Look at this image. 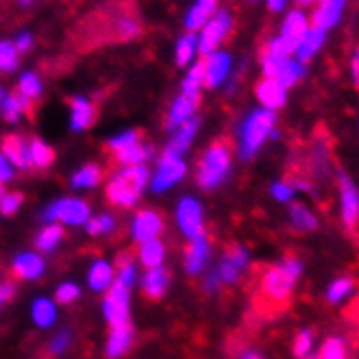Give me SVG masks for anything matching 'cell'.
Here are the masks:
<instances>
[{
    "label": "cell",
    "instance_id": "6da1fadb",
    "mask_svg": "<svg viewBox=\"0 0 359 359\" xmlns=\"http://www.w3.org/2000/svg\"><path fill=\"white\" fill-rule=\"evenodd\" d=\"M303 274V262L297 257H287L266 270L262 279L264 297L272 303H285L292 297V290Z\"/></svg>",
    "mask_w": 359,
    "mask_h": 359
},
{
    "label": "cell",
    "instance_id": "7a4b0ae2",
    "mask_svg": "<svg viewBox=\"0 0 359 359\" xmlns=\"http://www.w3.org/2000/svg\"><path fill=\"white\" fill-rule=\"evenodd\" d=\"M274 122H277L274 111L268 109H255L248 114V118L240 126V157L244 161L255 157L266 140L274 135Z\"/></svg>",
    "mask_w": 359,
    "mask_h": 359
},
{
    "label": "cell",
    "instance_id": "3957f363",
    "mask_svg": "<svg viewBox=\"0 0 359 359\" xmlns=\"http://www.w3.org/2000/svg\"><path fill=\"white\" fill-rule=\"evenodd\" d=\"M149 183V168L146 165H129L114 175V179L107 185V198L114 205L131 207L137 196L142 194L144 185Z\"/></svg>",
    "mask_w": 359,
    "mask_h": 359
},
{
    "label": "cell",
    "instance_id": "277c9868",
    "mask_svg": "<svg viewBox=\"0 0 359 359\" xmlns=\"http://www.w3.org/2000/svg\"><path fill=\"white\" fill-rule=\"evenodd\" d=\"M229 170H231L229 144H224V142L211 144L201 159V165H198V175H196L198 185L203 189H214L229 177Z\"/></svg>",
    "mask_w": 359,
    "mask_h": 359
},
{
    "label": "cell",
    "instance_id": "5b68a950",
    "mask_svg": "<svg viewBox=\"0 0 359 359\" xmlns=\"http://www.w3.org/2000/svg\"><path fill=\"white\" fill-rule=\"evenodd\" d=\"M262 68H264L266 79L277 81L279 86H283L285 90L292 88V86H297V83L305 74V66L297 57H290V59H283V61L262 59Z\"/></svg>",
    "mask_w": 359,
    "mask_h": 359
},
{
    "label": "cell",
    "instance_id": "8992f818",
    "mask_svg": "<svg viewBox=\"0 0 359 359\" xmlns=\"http://www.w3.org/2000/svg\"><path fill=\"white\" fill-rule=\"evenodd\" d=\"M229 31H231V15L226 11H220L211 20H207V25L203 27V33L198 37V53L203 57H209L211 53H216V48L229 35Z\"/></svg>",
    "mask_w": 359,
    "mask_h": 359
},
{
    "label": "cell",
    "instance_id": "52a82bcc",
    "mask_svg": "<svg viewBox=\"0 0 359 359\" xmlns=\"http://www.w3.org/2000/svg\"><path fill=\"white\" fill-rule=\"evenodd\" d=\"M337 183H340V216H342V224L348 231H355L357 224H359V189H357L355 181L344 172H340Z\"/></svg>",
    "mask_w": 359,
    "mask_h": 359
},
{
    "label": "cell",
    "instance_id": "ba28073f",
    "mask_svg": "<svg viewBox=\"0 0 359 359\" xmlns=\"http://www.w3.org/2000/svg\"><path fill=\"white\" fill-rule=\"evenodd\" d=\"M102 313H104V318L109 320V325H114V327L129 323V287L116 281L109 287L107 299L102 303Z\"/></svg>",
    "mask_w": 359,
    "mask_h": 359
},
{
    "label": "cell",
    "instance_id": "9c48e42d",
    "mask_svg": "<svg viewBox=\"0 0 359 359\" xmlns=\"http://www.w3.org/2000/svg\"><path fill=\"white\" fill-rule=\"evenodd\" d=\"M44 220H61L66 224H86L90 207L79 198H61L44 211Z\"/></svg>",
    "mask_w": 359,
    "mask_h": 359
},
{
    "label": "cell",
    "instance_id": "30bf717a",
    "mask_svg": "<svg viewBox=\"0 0 359 359\" xmlns=\"http://www.w3.org/2000/svg\"><path fill=\"white\" fill-rule=\"evenodd\" d=\"M177 220H179V226H181V231L185 233V238H189L192 242L205 236L203 209H201V205H198L194 198H183V201L179 203Z\"/></svg>",
    "mask_w": 359,
    "mask_h": 359
},
{
    "label": "cell",
    "instance_id": "8fae6325",
    "mask_svg": "<svg viewBox=\"0 0 359 359\" xmlns=\"http://www.w3.org/2000/svg\"><path fill=\"white\" fill-rule=\"evenodd\" d=\"M248 262H250V257H248L246 248H242V246L229 248L224 252V257L220 259L218 268H216L220 283H236L242 277V272L246 270Z\"/></svg>",
    "mask_w": 359,
    "mask_h": 359
},
{
    "label": "cell",
    "instance_id": "7c38bea8",
    "mask_svg": "<svg viewBox=\"0 0 359 359\" xmlns=\"http://www.w3.org/2000/svg\"><path fill=\"white\" fill-rule=\"evenodd\" d=\"M185 175V163L181 157H170V155H163L159 159V168H157V175L153 179V189L155 192H163V189L172 187L177 181H181Z\"/></svg>",
    "mask_w": 359,
    "mask_h": 359
},
{
    "label": "cell",
    "instance_id": "4fadbf2b",
    "mask_svg": "<svg viewBox=\"0 0 359 359\" xmlns=\"http://www.w3.org/2000/svg\"><path fill=\"white\" fill-rule=\"evenodd\" d=\"M161 231H163V220L153 209H142L140 214L133 218L131 233L137 242L157 240V236L161 233Z\"/></svg>",
    "mask_w": 359,
    "mask_h": 359
},
{
    "label": "cell",
    "instance_id": "5bb4252c",
    "mask_svg": "<svg viewBox=\"0 0 359 359\" xmlns=\"http://www.w3.org/2000/svg\"><path fill=\"white\" fill-rule=\"evenodd\" d=\"M346 3H348V0H320L318 9L313 11V18H311L313 29H318L323 33L333 29L342 20Z\"/></svg>",
    "mask_w": 359,
    "mask_h": 359
},
{
    "label": "cell",
    "instance_id": "9a60e30c",
    "mask_svg": "<svg viewBox=\"0 0 359 359\" xmlns=\"http://www.w3.org/2000/svg\"><path fill=\"white\" fill-rule=\"evenodd\" d=\"M0 153H3L11 161V165L22 168V170H27V168L33 165V161H31V146H29L27 140H22L20 135H7L3 140V151H0Z\"/></svg>",
    "mask_w": 359,
    "mask_h": 359
},
{
    "label": "cell",
    "instance_id": "2e32d148",
    "mask_svg": "<svg viewBox=\"0 0 359 359\" xmlns=\"http://www.w3.org/2000/svg\"><path fill=\"white\" fill-rule=\"evenodd\" d=\"M259 102H262V109H268V111H277L281 109L285 100H287V90L283 86H279L277 81L272 79H264L257 90H255Z\"/></svg>",
    "mask_w": 359,
    "mask_h": 359
},
{
    "label": "cell",
    "instance_id": "e0dca14e",
    "mask_svg": "<svg viewBox=\"0 0 359 359\" xmlns=\"http://www.w3.org/2000/svg\"><path fill=\"white\" fill-rule=\"evenodd\" d=\"M231 72V57L226 53H211L205 57V86L218 88Z\"/></svg>",
    "mask_w": 359,
    "mask_h": 359
},
{
    "label": "cell",
    "instance_id": "ac0fdd59",
    "mask_svg": "<svg viewBox=\"0 0 359 359\" xmlns=\"http://www.w3.org/2000/svg\"><path fill=\"white\" fill-rule=\"evenodd\" d=\"M311 29L309 25V18L301 11V9H294L290 11V15L285 18V22L281 27V37L285 41H290V44L297 48L299 46V41L303 39V35Z\"/></svg>",
    "mask_w": 359,
    "mask_h": 359
},
{
    "label": "cell",
    "instance_id": "d6986e66",
    "mask_svg": "<svg viewBox=\"0 0 359 359\" xmlns=\"http://www.w3.org/2000/svg\"><path fill=\"white\" fill-rule=\"evenodd\" d=\"M198 131V120H187L185 124L179 126V131L175 133V137L170 140V144H168V149L163 155H170V157H181L187 149H189V144H192L194 135Z\"/></svg>",
    "mask_w": 359,
    "mask_h": 359
},
{
    "label": "cell",
    "instance_id": "ffe728a7",
    "mask_svg": "<svg viewBox=\"0 0 359 359\" xmlns=\"http://www.w3.org/2000/svg\"><path fill=\"white\" fill-rule=\"evenodd\" d=\"M196 107H198V96L181 94L172 104L170 116H168V126H170V129H177V126L185 124L187 120H192Z\"/></svg>",
    "mask_w": 359,
    "mask_h": 359
},
{
    "label": "cell",
    "instance_id": "44dd1931",
    "mask_svg": "<svg viewBox=\"0 0 359 359\" xmlns=\"http://www.w3.org/2000/svg\"><path fill=\"white\" fill-rule=\"evenodd\" d=\"M131 344H133V327L129 323L114 327L109 333V342H107V357H111V359L122 357L131 348Z\"/></svg>",
    "mask_w": 359,
    "mask_h": 359
},
{
    "label": "cell",
    "instance_id": "7402d4cb",
    "mask_svg": "<svg viewBox=\"0 0 359 359\" xmlns=\"http://www.w3.org/2000/svg\"><path fill=\"white\" fill-rule=\"evenodd\" d=\"M41 272H44V262H41L39 255H33V252H22L13 262V274L18 279L31 281L41 277Z\"/></svg>",
    "mask_w": 359,
    "mask_h": 359
},
{
    "label": "cell",
    "instance_id": "603a6c76",
    "mask_svg": "<svg viewBox=\"0 0 359 359\" xmlns=\"http://www.w3.org/2000/svg\"><path fill=\"white\" fill-rule=\"evenodd\" d=\"M207 259H209V242L203 236L189 244V248L185 252V270L189 274H198L205 268Z\"/></svg>",
    "mask_w": 359,
    "mask_h": 359
},
{
    "label": "cell",
    "instance_id": "cb8c5ba5",
    "mask_svg": "<svg viewBox=\"0 0 359 359\" xmlns=\"http://www.w3.org/2000/svg\"><path fill=\"white\" fill-rule=\"evenodd\" d=\"M168 283H170V277H168V272L159 266V268H151L149 272L144 274L142 279V287H144V294L149 299H161L163 292L168 290Z\"/></svg>",
    "mask_w": 359,
    "mask_h": 359
},
{
    "label": "cell",
    "instance_id": "d4e9b609",
    "mask_svg": "<svg viewBox=\"0 0 359 359\" xmlns=\"http://www.w3.org/2000/svg\"><path fill=\"white\" fill-rule=\"evenodd\" d=\"M290 224H292L294 229H297V231L309 233V231H316V229H318V216H316L307 205L292 203V205H290Z\"/></svg>",
    "mask_w": 359,
    "mask_h": 359
},
{
    "label": "cell",
    "instance_id": "484cf974",
    "mask_svg": "<svg viewBox=\"0 0 359 359\" xmlns=\"http://www.w3.org/2000/svg\"><path fill=\"white\" fill-rule=\"evenodd\" d=\"M94 118H96V109L88 98H83V96L72 98V131L88 129L94 122Z\"/></svg>",
    "mask_w": 359,
    "mask_h": 359
},
{
    "label": "cell",
    "instance_id": "4316f807",
    "mask_svg": "<svg viewBox=\"0 0 359 359\" xmlns=\"http://www.w3.org/2000/svg\"><path fill=\"white\" fill-rule=\"evenodd\" d=\"M323 44H325V33L311 27V29L303 35V39L299 41L297 53H294V55H297V59H299L301 63H305V61H309L316 53H318V50L323 48Z\"/></svg>",
    "mask_w": 359,
    "mask_h": 359
},
{
    "label": "cell",
    "instance_id": "83f0119b",
    "mask_svg": "<svg viewBox=\"0 0 359 359\" xmlns=\"http://www.w3.org/2000/svg\"><path fill=\"white\" fill-rule=\"evenodd\" d=\"M357 292V283L351 277H340L329 283L327 287V301L333 305H342L344 301H348L353 294Z\"/></svg>",
    "mask_w": 359,
    "mask_h": 359
},
{
    "label": "cell",
    "instance_id": "f1b7e54d",
    "mask_svg": "<svg viewBox=\"0 0 359 359\" xmlns=\"http://www.w3.org/2000/svg\"><path fill=\"white\" fill-rule=\"evenodd\" d=\"M163 255H165V248L159 240H149V242H142L140 246V262L146 266V268H159L161 262H163Z\"/></svg>",
    "mask_w": 359,
    "mask_h": 359
},
{
    "label": "cell",
    "instance_id": "f546056e",
    "mask_svg": "<svg viewBox=\"0 0 359 359\" xmlns=\"http://www.w3.org/2000/svg\"><path fill=\"white\" fill-rule=\"evenodd\" d=\"M90 287L92 290H107L114 281V268L107 264V262H94L92 268H90Z\"/></svg>",
    "mask_w": 359,
    "mask_h": 359
},
{
    "label": "cell",
    "instance_id": "4dcf8cb0",
    "mask_svg": "<svg viewBox=\"0 0 359 359\" xmlns=\"http://www.w3.org/2000/svg\"><path fill=\"white\" fill-rule=\"evenodd\" d=\"M31 107V100L25 98L22 94H11V96H5L3 104H0V109H3V116L7 122H15L20 116H22L25 111H29Z\"/></svg>",
    "mask_w": 359,
    "mask_h": 359
},
{
    "label": "cell",
    "instance_id": "1f68e13d",
    "mask_svg": "<svg viewBox=\"0 0 359 359\" xmlns=\"http://www.w3.org/2000/svg\"><path fill=\"white\" fill-rule=\"evenodd\" d=\"M151 146H146V144H133L129 146V149H124L120 153H116V159L124 165H144V161L151 157Z\"/></svg>",
    "mask_w": 359,
    "mask_h": 359
},
{
    "label": "cell",
    "instance_id": "d6a6232c",
    "mask_svg": "<svg viewBox=\"0 0 359 359\" xmlns=\"http://www.w3.org/2000/svg\"><path fill=\"white\" fill-rule=\"evenodd\" d=\"M33 320L39 325V327H50L57 318V309H55V303H50L48 299H37L33 303Z\"/></svg>",
    "mask_w": 359,
    "mask_h": 359
},
{
    "label": "cell",
    "instance_id": "836d02e7",
    "mask_svg": "<svg viewBox=\"0 0 359 359\" xmlns=\"http://www.w3.org/2000/svg\"><path fill=\"white\" fill-rule=\"evenodd\" d=\"M63 240V229L57 224H48L46 229H41L37 238H35V246L44 252H50L59 242Z\"/></svg>",
    "mask_w": 359,
    "mask_h": 359
},
{
    "label": "cell",
    "instance_id": "e575fe53",
    "mask_svg": "<svg viewBox=\"0 0 359 359\" xmlns=\"http://www.w3.org/2000/svg\"><path fill=\"white\" fill-rule=\"evenodd\" d=\"M205 86V59L194 63L189 74L185 76L183 81V94H189V96H198V90Z\"/></svg>",
    "mask_w": 359,
    "mask_h": 359
},
{
    "label": "cell",
    "instance_id": "d590c367",
    "mask_svg": "<svg viewBox=\"0 0 359 359\" xmlns=\"http://www.w3.org/2000/svg\"><path fill=\"white\" fill-rule=\"evenodd\" d=\"M294 355L299 359H316L313 353V333L309 329H303L297 337H294V346H292Z\"/></svg>",
    "mask_w": 359,
    "mask_h": 359
},
{
    "label": "cell",
    "instance_id": "8d00e7d4",
    "mask_svg": "<svg viewBox=\"0 0 359 359\" xmlns=\"http://www.w3.org/2000/svg\"><path fill=\"white\" fill-rule=\"evenodd\" d=\"M29 146H31V161L37 168H48L53 163L55 153L50 146H46L41 140H33V142H29Z\"/></svg>",
    "mask_w": 359,
    "mask_h": 359
},
{
    "label": "cell",
    "instance_id": "74e56055",
    "mask_svg": "<svg viewBox=\"0 0 359 359\" xmlns=\"http://www.w3.org/2000/svg\"><path fill=\"white\" fill-rule=\"evenodd\" d=\"M100 179H102L100 168L92 163V165L81 168V170L72 177V187H94L100 183Z\"/></svg>",
    "mask_w": 359,
    "mask_h": 359
},
{
    "label": "cell",
    "instance_id": "f35d334b",
    "mask_svg": "<svg viewBox=\"0 0 359 359\" xmlns=\"http://www.w3.org/2000/svg\"><path fill=\"white\" fill-rule=\"evenodd\" d=\"M318 359H348L346 342L342 337H329L318 353Z\"/></svg>",
    "mask_w": 359,
    "mask_h": 359
},
{
    "label": "cell",
    "instance_id": "ab89813d",
    "mask_svg": "<svg viewBox=\"0 0 359 359\" xmlns=\"http://www.w3.org/2000/svg\"><path fill=\"white\" fill-rule=\"evenodd\" d=\"M196 46H198L196 35H185L183 39H179V44H177V63L179 66H187L189 59H192L196 53Z\"/></svg>",
    "mask_w": 359,
    "mask_h": 359
},
{
    "label": "cell",
    "instance_id": "60d3db41",
    "mask_svg": "<svg viewBox=\"0 0 359 359\" xmlns=\"http://www.w3.org/2000/svg\"><path fill=\"white\" fill-rule=\"evenodd\" d=\"M118 266V281L126 287H131L135 283V264H133V257L131 255H122L118 257L116 262Z\"/></svg>",
    "mask_w": 359,
    "mask_h": 359
},
{
    "label": "cell",
    "instance_id": "b9f144b4",
    "mask_svg": "<svg viewBox=\"0 0 359 359\" xmlns=\"http://www.w3.org/2000/svg\"><path fill=\"white\" fill-rule=\"evenodd\" d=\"M140 31H142L140 20L133 18V15H122L118 20V25H116V35L120 39H133V37L140 35Z\"/></svg>",
    "mask_w": 359,
    "mask_h": 359
},
{
    "label": "cell",
    "instance_id": "7bdbcfd3",
    "mask_svg": "<svg viewBox=\"0 0 359 359\" xmlns=\"http://www.w3.org/2000/svg\"><path fill=\"white\" fill-rule=\"evenodd\" d=\"M86 229L90 236H107L116 229V220L111 216H96L86 222Z\"/></svg>",
    "mask_w": 359,
    "mask_h": 359
},
{
    "label": "cell",
    "instance_id": "ee69618b",
    "mask_svg": "<svg viewBox=\"0 0 359 359\" xmlns=\"http://www.w3.org/2000/svg\"><path fill=\"white\" fill-rule=\"evenodd\" d=\"M20 94H22L25 98H29V100H33V98H37L41 94V83L33 72L20 76Z\"/></svg>",
    "mask_w": 359,
    "mask_h": 359
},
{
    "label": "cell",
    "instance_id": "f6af8a7d",
    "mask_svg": "<svg viewBox=\"0 0 359 359\" xmlns=\"http://www.w3.org/2000/svg\"><path fill=\"white\" fill-rule=\"evenodd\" d=\"M211 13L205 9V7H201L198 3L187 11V18H185V27L189 29V31H198V29H203L205 25H207V18H209Z\"/></svg>",
    "mask_w": 359,
    "mask_h": 359
},
{
    "label": "cell",
    "instance_id": "bcb514c9",
    "mask_svg": "<svg viewBox=\"0 0 359 359\" xmlns=\"http://www.w3.org/2000/svg\"><path fill=\"white\" fill-rule=\"evenodd\" d=\"M270 194L277 198L279 203H292L294 196H297V189H294L292 181H277V183H272L270 187Z\"/></svg>",
    "mask_w": 359,
    "mask_h": 359
},
{
    "label": "cell",
    "instance_id": "7dc6e473",
    "mask_svg": "<svg viewBox=\"0 0 359 359\" xmlns=\"http://www.w3.org/2000/svg\"><path fill=\"white\" fill-rule=\"evenodd\" d=\"M18 63L15 46L9 41H0V70H13Z\"/></svg>",
    "mask_w": 359,
    "mask_h": 359
},
{
    "label": "cell",
    "instance_id": "c3c4849f",
    "mask_svg": "<svg viewBox=\"0 0 359 359\" xmlns=\"http://www.w3.org/2000/svg\"><path fill=\"white\" fill-rule=\"evenodd\" d=\"M137 142H140V135H137L135 131H126V133H122V135H118V137H114V140L109 142V149H111L114 153H120V151L129 149V146H133V144H137Z\"/></svg>",
    "mask_w": 359,
    "mask_h": 359
},
{
    "label": "cell",
    "instance_id": "681fc988",
    "mask_svg": "<svg viewBox=\"0 0 359 359\" xmlns=\"http://www.w3.org/2000/svg\"><path fill=\"white\" fill-rule=\"evenodd\" d=\"M79 294H81V290H79L76 283H63L57 290V303H61V305L74 303L79 299Z\"/></svg>",
    "mask_w": 359,
    "mask_h": 359
},
{
    "label": "cell",
    "instance_id": "f907efd6",
    "mask_svg": "<svg viewBox=\"0 0 359 359\" xmlns=\"http://www.w3.org/2000/svg\"><path fill=\"white\" fill-rule=\"evenodd\" d=\"M22 205V194H5L0 198V214L3 216H13Z\"/></svg>",
    "mask_w": 359,
    "mask_h": 359
},
{
    "label": "cell",
    "instance_id": "816d5d0a",
    "mask_svg": "<svg viewBox=\"0 0 359 359\" xmlns=\"http://www.w3.org/2000/svg\"><path fill=\"white\" fill-rule=\"evenodd\" d=\"M11 179H13V165L3 153H0V183H7Z\"/></svg>",
    "mask_w": 359,
    "mask_h": 359
},
{
    "label": "cell",
    "instance_id": "f5cc1de1",
    "mask_svg": "<svg viewBox=\"0 0 359 359\" xmlns=\"http://www.w3.org/2000/svg\"><path fill=\"white\" fill-rule=\"evenodd\" d=\"M68 344H70V333L63 331V333H59V335L55 337V340H53L50 351H53L55 355H59V353H63V351L68 348Z\"/></svg>",
    "mask_w": 359,
    "mask_h": 359
},
{
    "label": "cell",
    "instance_id": "db71d44e",
    "mask_svg": "<svg viewBox=\"0 0 359 359\" xmlns=\"http://www.w3.org/2000/svg\"><path fill=\"white\" fill-rule=\"evenodd\" d=\"M218 285H220L218 272H216V270H214V272H209V274H207V279H205V290H207V292H216Z\"/></svg>",
    "mask_w": 359,
    "mask_h": 359
},
{
    "label": "cell",
    "instance_id": "11a10c76",
    "mask_svg": "<svg viewBox=\"0 0 359 359\" xmlns=\"http://www.w3.org/2000/svg\"><path fill=\"white\" fill-rule=\"evenodd\" d=\"M31 44H33V37L25 33V35H20V37L15 39V50L25 53V50H29V48H31Z\"/></svg>",
    "mask_w": 359,
    "mask_h": 359
},
{
    "label": "cell",
    "instance_id": "9f6ffc18",
    "mask_svg": "<svg viewBox=\"0 0 359 359\" xmlns=\"http://www.w3.org/2000/svg\"><path fill=\"white\" fill-rule=\"evenodd\" d=\"M13 283H3V285H0V307H3L11 297H13Z\"/></svg>",
    "mask_w": 359,
    "mask_h": 359
},
{
    "label": "cell",
    "instance_id": "6f0895ef",
    "mask_svg": "<svg viewBox=\"0 0 359 359\" xmlns=\"http://www.w3.org/2000/svg\"><path fill=\"white\" fill-rule=\"evenodd\" d=\"M351 74H353V83L359 88V48L355 50V55L351 59Z\"/></svg>",
    "mask_w": 359,
    "mask_h": 359
},
{
    "label": "cell",
    "instance_id": "680465c9",
    "mask_svg": "<svg viewBox=\"0 0 359 359\" xmlns=\"http://www.w3.org/2000/svg\"><path fill=\"white\" fill-rule=\"evenodd\" d=\"M266 3H268L270 11H283V9H285V3H287V0H266Z\"/></svg>",
    "mask_w": 359,
    "mask_h": 359
},
{
    "label": "cell",
    "instance_id": "91938a15",
    "mask_svg": "<svg viewBox=\"0 0 359 359\" xmlns=\"http://www.w3.org/2000/svg\"><path fill=\"white\" fill-rule=\"evenodd\" d=\"M198 5L205 7L209 13H214V11H216V0H198Z\"/></svg>",
    "mask_w": 359,
    "mask_h": 359
},
{
    "label": "cell",
    "instance_id": "94428289",
    "mask_svg": "<svg viewBox=\"0 0 359 359\" xmlns=\"http://www.w3.org/2000/svg\"><path fill=\"white\" fill-rule=\"evenodd\" d=\"M240 359H264L259 353H255V351H244L242 355H240Z\"/></svg>",
    "mask_w": 359,
    "mask_h": 359
},
{
    "label": "cell",
    "instance_id": "6125c7cd",
    "mask_svg": "<svg viewBox=\"0 0 359 359\" xmlns=\"http://www.w3.org/2000/svg\"><path fill=\"white\" fill-rule=\"evenodd\" d=\"M297 3H299L301 7H305V5H311V3H316V0H297Z\"/></svg>",
    "mask_w": 359,
    "mask_h": 359
},
{
    "label": "cell",
    "instance_id": "be15d7a7",
    "mask_svg": "<svg viewBox=\"0 0 359 359\" xmlns=\"http://www.w3.org/2000/svg\"><path fill=\"white\" fill-rule=\"evenodd\" d=\"M3 100H5V92L0 90V104H3Z\"/></svg>",
    "mask_w": 359,
    "mask_h": 359
},
{
    "label": "cell",
    "instance_id": "e7e4bbea",
    "mask_svg": "<svg viewBox=\"0 0 359 359\" xmlns=\"http://www.w3.org/2000/svg\"><path fill=\"white\" fill-rule=\"evenodd\" d=\"M18 3H20V5H29V3H31V0H18Z\"/></svg>",
    "mask_w": 359,
    "mask_h": 359
},
{
    "label": "cell",
    "instance_id": "03108f58",
    "mask_svg": "<svg viewBox=\"0 0 359 359\" xmlns=\"http://www.w3.org/2000/svg\"><path fill=\"white\" fill-rule=\"evenodd\" d=\"M0 198H3V185H0Z\"/></svg>",
    "mask_w": 359,
    "mask_h": 359
}]
</instances>
